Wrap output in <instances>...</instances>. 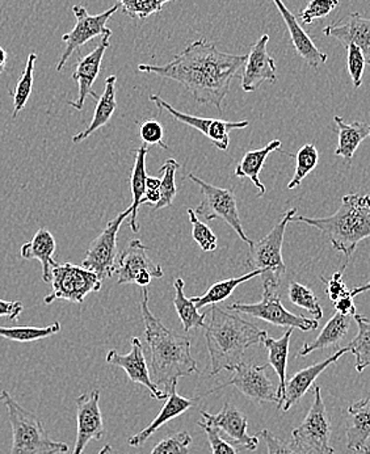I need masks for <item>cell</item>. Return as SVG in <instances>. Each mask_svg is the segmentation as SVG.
<instances>
[{
  "instance_id": "obj_6",
  "label": "cell",
  "mask_w": 370,
  "mask_h": 454,
  "mask_svg": "<svg viewBox=\"0 0 370 454\" xmlns=\"http://www.w3.org/2000/svg\"><path fill=\"white\" fill-rule=\"evenodd\" d=\"M297 215V209H290L285 213L278 225L271 230L267 237L259 242L249 245L247 255L246 267L251 270H259L262 273L263 286H271L279 288L281 278L287 272L284 259H282V245H284L285 230L292 217Z\"/></svg>"
},
{
  "instance_id": "obj_10",
  "label": "cell",
  "mask_w": 370,
  "mask_h": 454,
  "mask_svg": "<svg viewBox=\"0 0 370 454\" xmlns=\"http://www.w3.org/2000/svg\"><path fill=\"white\" fill-rule=\"evenodd\" d=\"M292 440L308 454H334L331 447V423L320 387H314V402L303 422L293 429Z\"/></svg>"
},
{
  "instance_id": "obj_32",
  "label": "cell",
  "mask_w": 370,
  "mask_h": 454,
  "mask_svg": "<svg viewBox=\"0 0 370 454\" xmlns=\"http://www.w3.org/2000/svg\"><path fill=\"white\" fill-rule=\"evenodd\" d=\"M147 153H149V149H147V145H142L139 149L136 150V160H134L133 171H131L130 176V190L131 196H133V202H131V212L130 221H129V227H130L131 231L138 232L139 225H138V209L141 207V200L144 197L145 192H146V180H147V172H146V157Z\"/></svg>"
},
{
  "instance_id": "obj_36",
  "label": "cell",
  "mask_w": 370,
  "mask_h": 454,
  "mask_svg": "<svg viewBox=\"0 0 370 454\" xmlns=\"http://www.w3.org/2000/svg\"><path fill=\"white\" fill-rule=\"evenodd\" d=\"M61 331V324L54 322L48 327H29V325H19V327H2L0 325V336L7 340L19 341V343H32L56 335Z\"/></svg>"
},
{
  "instance_id": "obj_50",
  "label": "cell",
  "mask_w": 370,
  "mask_h": 454,
  "mask_svg": "<svg viewBox=\"0 0 370 454\" xmlns=\"http://www.w3.org/2000/svg\"><path fill=\"white\" fill-rule=\"evenodd\" d=\"M23 303L20 301L0 300V317H5L10 321H18L20 314L23 313Z\"/></svg>"
},
{
  "instance_id": "obj_51",
  "label": "cell",
  "mask_w": 370,
  "mask_h": 454,
  "mask_svg": "<svg viewBox=\"0 0 370 454\" xmlns=\"http://www.w3.org/2000/svg\"><path fill=\"white\" fill-rule=\"evenodd\" d=\"M353 298L355 297L352 294H348L334 302L336 313L342 314V316L355 317L356 306L355 302H353Z\"/></svg>"
},
{
  "instance_id": "obj_52",
  "label": "cell",
  "mask_w": 370,
  "mask_h": 454,
  "mask_svg": "<svg viewBox=\"0 0 370 454\" xmlns=\"http://www.w3.org/2000/svg\"><path fill=\"white\" fill-rule=\"evenodd\" d=\"M153 278H153L152 273L147 272V270H144V272L138 273V275H137L134 283H136L137 286H142V288H146V286L152 283Z\"/></svg>"
},
{
  "instance_id": "obj_30",
  "label": "cell",
  "mask_w": 370,
  "mask_h": 454,
  "mask_svg": "<svg viewBox=\"0 0 370 454\" xmlns=\"http://www.w3.org/2000/svg\"><path fill=\"white\" fill-rule=\"evenodd\" d=\"M334 122L339 134V145L338 149L335 150V155L350 163L361 142L370 138V125L358 121L347 124L339 116L334 117Z\"/></svg>"
},
{
  "instance_id": "obj_8",
  "label": "cell",
  "mask_w": 370,
  "mask_h": 454,
  "mask_svg": "<svg viewBox=\"0 0 370 454\" xmlns=\"http://www.w3.org/2000/svg\"><path fill=\"white\" fill-rule=\"evenodd\" d=\"M51 283L53 286V292L43 298L46 305H51L57 300L82 303L90 293L100 291L103 286V281L95 272L87 270L83 265L81 267L71 262H57L51 270Z\"/></svg>"
},
{
  "instance_id": "obj_48",
  "label": "cell",
  "mask_w": 370,
  "mask_h": 454,
  "mask_svg": "<svg viewBox=\"0 0 370 454\" xmlns=\"http://www.w3.org/2000/svg\"><path fill=\"white\" fill-rule=\"evenodd\" d=\"M163 127L156 120H145L139 124V137H141L142 144L147 145V146L156 145L161 149L169 150V146L163 144Z\"/></svg>"
},
{
  "instance_id": "obj_21",
  "label": "cell",
  "mask_w": 370,
  "mask_h": 454,
  "mask_svg": "<svg viewBox=\"0 0 370 454\" xmlns=\"http://www.w3.org/2000/svg\"><path fill=\"white\" fill-rule=\"evenodd\" d=\"M323 33L327 37L338 40L344 48L350 43L358 46L366 57V64L370 65V19L364 18L360 13L352 12L347 19L326 27Z\"/></svg>"
},
{
  "instance_id": "obj_57",
  "label": "cell",
  "mask_w": 370,
  "mask_h": 454,
  "mask_svg": "<svg viewBox=\"0 0 370 454\" xmlns=\"http://www.w3.org/2000/svg\"><path fill=\"white\" fill-rule=\"evenodd\" d=\"M363 453L364 454H370V447L364 448Z\"/></svg>"
},
{
  "instance_id": "obj_9",
  "label": "cell",
  "mask_w": 370,
  "mask_h": 454,
  "mask_svg": "<svg viewBox=\"0 0 370 454\" xmlns=\"http://www.w3.org/2000/svg\"><path fill=\"white\" fill-rule=\"evenodd\" d=\"M278 289L271 286H263V297L259 302L232 303L227 309L237 311V313L254 317V318L267 322V324L279 325V327L298 328L301 331L317 330L318 325H319L317 319L297 316V314L290 313L287 309H285Z\"/></svg>"
},
{
  "instance_id": "obj_29",
  "label": "cell",
  "mask_w": 370,
  "mask_h": 454,
  "mask_svg": "<svg viewBox=\"0 0 370 454\" xmlns=\"http://www.w3.org/2000/svg\"><path fill=\"white\" fill-rule=\"evenodd\" d=\"M279 149H281V141L275 139V141L265 145L263 149L247 152L245 157L242 158V160L235 168V176L240 177V179L247 177V179L251 180L259 191V197L264 196L267 190H265V185L260 182L259 175L262 172L263 166H264L265 160L270 157L271 153Z\"/></svg>"
},
{
  "instance_id": "obj_39",
  "label": "cell",
  "mask_w": 370,
  "mask_h": 454,
  "mask_svg": "<svg viewBox=\"0 0 370 454\" xmlns=\"http://www.w3.org/2000/svg\"><path fill=\"white\" fill-rule=\"evenodd\" d=\"M287 297H289L293 305L309 311L317 321L323 318L322 306H320L317 295L308 286H303L297 281H293V283H290L289 289H287Z\"/></svg>"
},
{
  "instance_id": "obj_18",
  "label": "cell",
  "mask_w": 370,
  "mask_h": 454,
  "mask_svg": "<svg viewBox=\"0 0 370 454\" xmlns=\"http://www.w3.org/2000/svg\"><path fill=\"white\" fill-rule=\"evenodd\" d=\"M270 35H263L247 54L245 70L242 75V90L245 92H255L263 83L278 82V67L275 59L268 53Z\"/></svg>"
},
{
  "instance_id": "obj_1",
  "label": "cell",
  "mask_w": 370,
  "mask_h": 454,
  "mask_svg": "<svg viewBox=\"0 0 370 454\" xmlns=\"http://www.w3.org/2000/svg\"><path fill=\"white\" fill-rule=\"evenodd\" d=\"M246 61L247 56L224 53L216 43L199 38L169 64L138 65V71L177 82L197 103L212 104L222 114L230 84Z\"/></svg>"
},
{
  "instance_id": "obj_42",
  "label": "cell",
  "mask_w": 370,
  "mask_h": 454,
  "mask_svg": "<svg viewBox=\"0 0 370 454\" xmlns=\"http://www.w3.org/2000/svg\"><path fill=\"white\" fill-rule=\"evenodd\" d=\"M188 213L189 221L192 223V237H193L194 242L200 246L202 251L205 253H213L216 250V245H218V238L215 232L212 231L210 227L202 223L201 221L197 217L196 212L192 207L186 210Z\"/></svg>"
},
{
  "instance_id": "obj_31",
  "label": "cell",
  "mask_w": 370,
  "mask_h": 454,
  "mask_svg": "<svg viewBox=\"0 0 370 454\" xmlns=\"http://www.w3.org/2000/svg\"><path fill=\"white\" fill-rule=\"evenodd\" d=\"M353 317L342 316L335 313L331 317L330 321L323 328L322 333L318 335L312 343L303 344V348L298 351L297 357H305L319 349L330 348V347L338 346L340 340L347 335L350 327V319Z\"/></svg>"
},
{
  "instance_id": "obj_46",
  "label": "cell",
  "mask_w": 370,
  "mask_h": 454,
  "mask_svg": "<svg viewBox=\"0 0 370 454\" xmlns=\"http://www.w3.org/2000/svg\"><path fill=\"white\" fill-rule=\"evenodd\" d=\"M259 437H263V440H264L268 454H308L303 448L298 447L293 440L292 442H285V440L275 436L268 429H263L259 434Z\"/></svg>"
},
{
  "instance_id": "obj_33",
  "label": "cell",
  "mask_w": 370,
  "mask_h": 454,
  "mask_svg": "<svg viewBox=\"0 0 370 454\" xmlns=\"http://www.w3.org/2000/svg\"><path fill=\"white\" fill-rule=\"evenodd\" d=\"M260 275H262V273H260L259 270H251V272H247L246 275L240 276V278H227V280L218 281V283L213 284L201 297H192V302L194 303L197 309L205 308V306L209 305H216V303L222 302V301L229 298L240 284L252 280V278H257V276Z\"/></svg>"
},
{
  "instance_id": "obj_23",
  "label": "cell",
  "mask_w": 370,
  "mask_h": 454,
  "mask_svg": "<svg viewBox=\"0 0 370 454\" xmlns=\"http://www.w3.org/2000/svg\"><path fill=\"white\" fill-rule=\"evenodd\" d=\"M177 385L174 384L171 389L167 393L166 403L161 407V412L156 415L155 419L153 420L146 428L142 429L138 434H133L129 439V445L133 448H139L144 445L153 434H155L158 429H161L164 424L171 422L175 418L180 417L185 414L189 409L196 404L199 399L185 398V396L180 395L177 390Z\"/></svg>"
},
{
  "instance_id": "obj_44",
  "label": "cell",
  "mask_w": 370,
  "mask_h": 454,
  "mask_svg": "<svg viewBox=\"0 0 370 454\" xmlns=\"http://www.w3.org/2000/svg\"><path fill=\"white\" fill-rule=\"evenodd\" d=\"M339 0H310L309 4L301 11L298 18L303 24H312L315 20L330 15L339 5Z\"/></svg>"
},
{
  "instance_id": "obj_19",
  "label": "cell",
  "mask_w": 370,
  "mask_h": 454,
  "mask_svg": "<svg viewBox=\"0 0 370 454\" xmlns=\"http://www.w3.org/2000/svg\"><path fill=\"white\" fill-rule=\"evenodd\" d=\"M112 35H104L91 53L84 57H79L76 61L75 70L73 74V81L78 83L79 95L75 100L68 101V106H73L76 111L84 108L86 98L92 97L98 100V95L92 91L93 83L100 74L101 62L106 49L111 45Z\"/></svg>"
},
{
  "instance_id": "obj_38",
  "label": "cell",
  "mask_w": 370,
  "mask_h": 454,
  "mask_svg": "<svg viewBox=\"0 0 370 454\" xmlns=\"http://www.w3.org/2000/svg\"><path fill=\"white\" fill-rule=\"evenodd\" d=\"M285 154H287V153H285ZM287 155L295 158V162H297L295 176H293V179L290 180L289 184H287L289 190H295L298 185H301V183L303 182V179L308 176L310 172L318 166V162H319V153H318V149L315 147L314 144H306L298 150L297 154Z\"/></svg>"
},
{
  "instance_id": "obj_11",
  "label": "cell",
  "mask_w": 370,
  "mask_h": 454,
  "mask_svg": "<svg viewBox=\"0 0 370 454\" xmlns=\"http://www.w3.org/2000/svg\"><path fill=\"white\" fill-rule=\"evenodd\" d=\"M119 8L120 4H114L106 12L90 15L89 11L83 5H74L73 13L75 16L76 23L70 32L62 35L66 49L61 59H59V64H57V71H62L70 57L73 56L74 51L86 45L93 38L114 35V32L106 27V24L111 20L112 16L119 11Z\"/></svg>"
},
{
  "instance_id": "obj_12",
  "label": "cell",
  "mask_w": 370,
  "mask_h": 454,
  "mask_svg": "<svg viewBox=\"0 0 370 454\" xmlns=\"http://www.w3.org/2000/svg\"><path fill=\"white\" fill-rule=\"evenodd\" d=\"M131 207L120 213L114 220L109 221L106 229L90 245L83 267L92 270L101 281L112 278L117 270V234L123 221L130 217Z\"/></svg>"
},
{
  "instance_id": "obj_35",
  "label": "cell",
  "mask_w": 370,
  "mask_h": 454,
  "mask_svg": "<svg viewBox=\"0 0 370 454\" xmlns=\"http://www.w3.org/2000/svg\"><path fill=\"white\" fill-rule=\"evenodd\" d=\"M358 335L348 344V351L356 358V371L358 373L370 366V321L360 314H355Z\"/></svg>"
},
{
  "instance_id": "obj_3",
  "label": "cell",
  "mask_w": 370,
  "mask_h": 454,
  "mask_svg": "<svg viewBox=\"0 0 370 454\" xmlns=\"http://www.w3.org/2000/svg\"><path fill=\"white\" fill-rule=\"evenodd\" d=\"M267 336V331L245 321L240 314L212 305L209 324L205 325L210 376L224 371L234 372L243 363L247 349L262 344Z\"/></svg>"
},
{
  "instance_id": "obj_28",
  "label": "cell",
  "mask_w": 370,
  "mask_h": 454,
  "mask_svg": "<svg viewBox=\"0 0 370 454\" xmlns=\"http://www.w3.org/2000/svg\"><path fill=\"white\" fill-rule=\"evenodd\" d=\"M116 82V75H111L106 78V90H104V94L98 98L91 124H90L86 130L81 131V133L75 134L73 137V144H81L84 139L89 138L91 134L95 133L96 130L108 124L109 120L112 119L117 108Z\"/></svg>"
},
{
  "instance_id": "obj_5",
  "label": "cell",
  "mask_w": 370,
  "mask_h": 454,
  "mask_svg": "<svg viewBox=\"0 0 370 454\" xmlns=\"http://www.w3.org/2000/svg\"><path fill=\"white\" fill-rule=\"evenodd\" d=\"M4 393V404L7 407L8 419L12 427V447L10 454H65L68 445L54 442L49 437L43 420L37 415L18 403L16 399Z\"/></svg>"
},
{
  "instance_id": "obj_27",
  "label": "cell",
  "mask_w": 370,
  "mask_h": 454,
  "mask_svg": "<svg viewBox=\"0 0 370 454\" xmlns=\"http://www.w3.org/2000/svg\"><path fill=\"white\" fill-rule=\"evenodd\" d=\"M293 328H287L284 335L279 339H273L267 336L263 341L265 348L268 349V361L270 365L275 369L279 380L278 387V407L281 409L284 403L285 389H287V357H289L290 338H292Z\"/></svg>"
},
{
  "instance_id": "obj_25",
  "label": "cell",
  "mask_w": 370,
  "mask_h": 454,
  "mask_svg": "<svg viewBox=\"0 0 370 454\" xmlns=\"http://www.w3.org/2000/svg\"><path fill=\"white\" fill-rule=\"evenodd\" d=\"M57 243L53 234L46 229H40L29 243L21 246V258L26 260H38L43 265V281L51 283V270L57 264L53 259L56 254Z\"/></svg>"
},
{
  "instance_id": "obj_34",
  "label": "cell",
  "mask_w": 370,
  "mask_h": 454,
  "mask_svg": "<svg viewBox=\"0 0 370 454\" xmlns=\"http://www.w3.org/2000/svg\"><path fill=\"white\" fill-rule=\"evenodd\" d=\"M185 284L183 278H177L175 280L174 305L180 322H182L183 328H185V333H189L192 328L205 327L207 314L199 313V309L194 306L191 298L185 297Z\"/></svg>"
},
{
  "instance_id": "obj_58",
  "label": "cell",
  "mask_w": 370,
  "mask_h": 454,
  "mask_svg": "<svg viewBox=\"0 0 370 454\" xmlns=\"http://www.w3.org/2000/svg\"><path fill=\"white\" fill-rule=\"evenodd\" d=\"M0 402H4V393L0 394Z\"/></svg>"
},
{
  "instance_id": "obj_43",
  "label": "cell",
  "mask_w": 370,
  "mask_h": 454,
  "mask_svg": "<svg viewBox=\"0 0 370 454\" xmlns=\"http://www.w3.org/2000/svg\"><path fill=\"white\" fill-rule=\"evenodd\" d=\"M191 444V434L183 431L159 442L150 454H188Z\"/></svg>"
},
{
  "instance_id": "obj_41",
  "label": "cell",
  "mask_w": 370,
  "mask_h": 454,
  "mask_svg": "<svg viewBox=\"0 0 370 454\" xmlns=\"http://www.w3.org/2000/svg\"><path fill=\"white\" fill-rule=\"evenodd\" d=\"M116 2L129 18L146 20L149 16L161 12L164 4L174 0H116Z\"/></svg>"
},
{
  "instance_id": "obj_13",
  "label": "cell",
  "mask_w": 370,
  "mask_h": 454,
  "mask_svg": "<svg viewBox=\"0 0 370 454\" xmlns=\"http://www.w3.org/2000/svg\"><path fill=\"white\" fill-rule=\"evenodd\" d=\"M268 366L270 364L254 365V364H247L243 361L234 369L229 381L208 391L207 394L209 395V394L216 393L224 387H234L255 403L278 404V387L267 376Z\"/></svg>"
},
{
  "instance_id": "obj_37",
  "label": "cell",
  "mask_w": 370,
  "mask_h": 454,
  "mask_svg": "<svg viewBox=\"0 0 370 454\" xmlns=\"http://www.w3.org/2000/svg\"><path fill=\"white\" fill-rule=\"evenodd\" d=\"M35 61H37V54H29L26 68H24L18 84H16L15 91L12 92L13 117H18V114L26 108L29 97H31L33 82H35Z\"/></svg>"
},
{
  "instance_id": "obj_40",
  "label": "cell",
  "mask_w": 370,
  "mask_h": 454,
  "mask_svg": "<svg viewBox=\"0 0 370 454\" xmlns=\"http://www.w3.org/2000/svg\"><path fill=\"white\" fill-rule=\"evenodd\" d=\"M180 168V164L177 160L169 158L161 168V200L155 205L154 210L163 209V207H171L177 197V184H175V174Z\"/></svg>"
},
{
  "instance_id": "obj_2",
  "label": "cell",
  "mask_w": 370,
  "mask_h": 454,
  "mask_svg": "<svg viewBox=\"0 0 370 454\" xmlns=\"http://www.w3.org/2000/svg\"><path fill=\"white\" fill-rule=\"evenodd\" d=\"M142 318L145 322V338L150 348V368L156 387L169 393L180 377L197 372V363L191 354V340L169 330L152 313L149 308V292L144 288L141 301Z\"/></svg>"
},
{
  "instance_id": "obj_16",
  "label": "cell",
  "mask_w": 370,
  "mask_h": 454,
  "mask_svg": "<svg viewBox=\"0 0 370 454\" xmlns=\"http://www.w3.org/2000/svg\"><path fill=\"white\" fill-rule=\"evenodd\" d=\"M76 403V440L73 453L83 454L92 440H100L106 434L103 414L100 410V391L82 394Z\"/></svg>"
},
{
  "instance_id": "obj_4",
  "label": "cell",
  "mask_w": 370,
  "mask_h": 454,
  "mask_svg": "<svg viewBox=\"0 0 370 454\" xmlns=\"http://www.w3.org/2000/svg\"><path fill=\"white\" fill-rule=\"evenodd\" d=\"M292 223L315 227L327 237L333 247L344 254L345 265L358 243L370 237V196L350 193L342 199L339 209L330 217L312 218L295 215Z\"/></svg>"
},
{
  "instance_id": "obj_26",
  "label": "cell",
  "mask_w": 370,
  "mask_h": 454,
  "mask_svg": "<svg viewBox=\"0 0 370 454\" xmlns=\"http://www.w3.org/2000/svg\"><path fill=\"white\" fill-rule=\"evenodd\" d=\"M350 426L347 431V447L352 452H363L370 439V396L348 407Z\"/></svg>"
},
{
  "instance_id": "obj_47",
  "label": "cell",
  "mask_w": 370,
  "mask_h": 454,
  "mask_svg": "<svg viewBox=\"0 0 370 454\" xmlns=\"http://www.w3.org/2000/svg\"><path fill=\"white\" fill-rule=\"evenodd\" d=\"M197 424H199V427H201L205 434H207L212 454H238L240 452L232 442L222 437L221 432H219L218 429L207 426V424L202 422H197Z\"/></svg>"
},
{
  "instance_id": "obj_45",
  "label": "cell",
  "mask_w": 370,
  "mask_h": 454,
  "mask_svg": "<svg viewBox=\"0 0 370 454\" xmlns=\"http://www.w3.org/2000/svg\"><path fill=\"white\" fill-rule=\"evenodd\" d=\"M348 73H350V78H352L353 89H360L363 84L364 70H366V57H364L363 51L358 46L348 45Z\"/></svg>"
},
{
  "instance_id": "obj_17",
  "label": "cell",
  "mask_w": 370,
  "mask_h": 454,
  "mask_svg": "<svg viewBox=\"0 0 370 454\" xmlns=\"http://www.w3.org/2000/svg\"><path fill=\"white\" fill-rule=\"evenodd\" d=\"M130 346V352L126 355H120L114 349L109 351L106 354V363L109 365L119 366V368L123 369L130 382L146 387L150 391L152 398L156 399V401H163L167 398V394L159 389L152 380V374H150L149 366H147L146 358H145L144 346H142L139 338H131Z\"/></svg>"
},
{
  "instance_id": "obj_15",
  "label": "cell",
  "mask_w": 370,
  "mask_h": 454,
  "mask_svg": "<svg viewBox=\"0 0 370 454\" xmlns=\"http://www.w3.org/2000/svg\"><path fill=\"white\" fill-rule=\"evenodd\" d=\"M202 419L207 426L218 429L221 434L227 436L230 442L235 445L240 450H249L254 452L259 445V434L255 436L248 434V420L240 409L232 403H224L221 411L213 415L210 412L201 410Z\"/></svg>"
},
{
  "instance_id": "obj_56",
  "label": "cell",
  "mask_w": 370,
  "mask_h": 454,
  "mask_svg": "<svg viewBox=\"0 0 370 454\" xmlns=\"http://www.w3.org/2000/svg\"><path fill=\"white\" fill-rule=\"evenodd\" d=\"M98 454H117L114 453V450H112L111 445H106V447L103 448V450L98 452Z\"/></svg>"
},
{
  "instance_id": "obj_24",
  "label": "cell",
  "mask_w": 370,
  "mask_h": 454,
  "mask_svg": "<svg viewBox=\"0 0 370 454\" xmlns=\"http://www.w3.org/2000/svg\"><path fill=\"white\" fill-rule=\"evenodd\" d=\"M348 347L340 348L338 352L325 361L314 364V365L308 366L303 371L297 372L289 381L287 382V389H285L284 403H282V411H289L300 399L306 395V393L311 389L314 382L317 381L318 377L328 368V366L335 364L342 355L347 354Z\"/></svg>"
},
{
  "instance_id": "obj_20",
  "label": "cell",
  "mask_w": 370,
  "mask_h": 454,
  "mask_svg": "<svg viewBox=\"0 0 370 454\" xmlns=\"http://www.w3.org/2000/svg\"><path fill=\"white\" fill-rule=\"evenodd\" d=\"M147 251L149 248L139 239H133L128 243L117 262V284H133L137 275L144 270L152 273L154 278H163V270L161 265L154 264L150 260Z\"/></svg>"
},
{
  "instance_id": "obj_55",
  "label": "cell",
  "mask_w": 370,
  "mask_h": 454,
  "mask_svg": "<svg viewBox=\"0 0 370 454\" xmlns=\"http://www.w3.org/2000/svg\"><path fill=\"white\" fill-rule=\"evenodd\" d=\"M370 291V281L368 283L364 284V286H358V288L352 289L350 291V294L353 295V297H356V295L361 294V293H366Z\"/></svg>"
},
{
  "instance_id": "obj_49",
  "label": "cell",
  "mask_w": 370,
  "mask_h": 454,
  "mask_svg": "<svg viewBox=\"0 0 370 454\" xmlns=\"http://www.w3.org/2000/svg\"><path fill=\"white\" fill-rule=\"evenodd\" d=\"M347 265H342V270L339 272H335L331 278H322L323 283L327 286V294L330 297V300L333 302H336V301L340 300V298L345 297V295L350 294V289L345 286L344 281H342V273H344V270Z\"/></svg>"
},
{
  "instance_id": "obj_22",
  "label": "cell",
  "mask_w": 370,
  "mask_h": 454,
  "mask_svg": "<svg viewBox=\"0 0 370 454\" xmlns=\"http://www.w3.org/2000/svg\"><path fill=\"white\" fill-rule=\"evenodd\" d=\"M276 8L284 19L285 26H287V31H289L290 40H292L293 46H295V51L298 56L303 59L310 66V67L318 70L320 65H325L327 62L328 56L315 45L314 41L305 32V29L301 27L298 23V18L290 12L289 8L284 4L282 0H273Z\"/></svg>"
},
{
  "instance_id": "obj_7",
  "label": "cell",
  "mask_w": 370,
  "mask_h": 454,
  "mask_svg": "<svg viewBox=\"0 0 370 454\" xmlns=\"http://www.w3.org/2000/svg\"><path fill=\"white\" fill-rule=\"evenodd\" d=\"M188 177L194 184L199 185L200 191H201L202 201L194 209L196 215H201L207 221H224L237 232L238 237L243 242L252 245V240L247 237L245 230H243L234 191L229 190V188L216 187L193 174H189Z\"/></svg>"
},
{
  "instance_id": "obj_54",
  "label": "cell",
  "mask_w": 370,
  "mask_h": 454,
  "mask_svg": "<svg viewBox=\"0 0 370 454\" xmlns=\"http://www.w3.org/2000/svg\"><path fill=\"white\" fill-rule=\"evenodd\" d=\"M7 51L0 46V74L5 70V66H7Z\"/></svg>"
},
{
  "instance_id": "obj_14",
  "label": "cell",
  "mask_w": 370,
  "mask_h": 454,
  "mask_svg": "<svg viewBox=\"0 0 370 454\" xmlns=\"http://www.w3.org/2000/svg\"><path fill=\"white\" fill-rule=\"evenodd\" d=\"M150 101L158 106L159 111L167 112L171 114L175 120H177L193 129L199 130L200 133L204 134L210 142L216 147V149L224 150L229 149L230 145V131L235 129H245L248 127L249 122L247 120L243 121H224V120L209 119V117H197L192 114H186L185 112L177 111L171 104L164 101L159 95H150Z\"/></svg>"
},
{
  "instance_id": "obj_53",
  "label": "cell",
  "mask_w": 370,
  "mask_h": 454,
  "mask_svg": "<svg viewBox=\"0 0 370 454\" xmlns=\"http://www.w3.org/2000/svg\"><path fill=\"white\" fill-rule=\"evenodd\" d=\"M146 190H161V179H158V177L147 176Z\"/></svg>"
}]
</instances>
